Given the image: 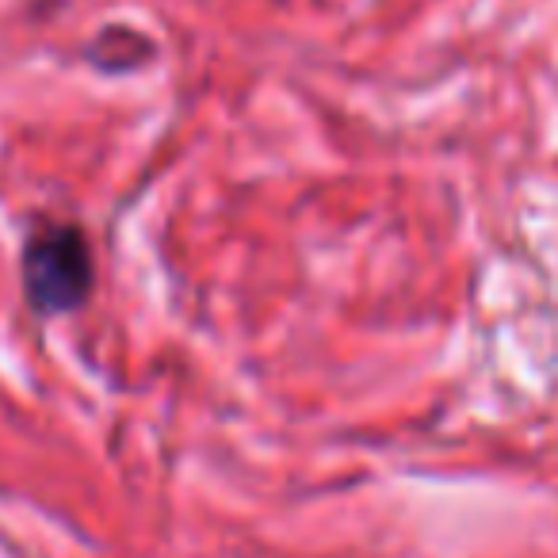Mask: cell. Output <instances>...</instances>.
Masks as SVG:
<instances>
[{
  "instance_id": "cell-1",
  "label": "cell",
  "mask_w": 558,
  "mask_h": 558,
  "mask_svg": "<svg viewBox=\"0 0 558 558\" xmlns=\"http://www.w3.org/2000/svg\"><path fill=\"white\" fill-rule=\"evenodd\" d=\"M24 288L43 318L73 314L93 295V248L77 226H43L24 245Z\"/></svg>"
},
{
  "instance_id": "cell-2",
  "label": "cell",
  "mask_w": 558,
  "mask_h": 558,
  "mask_svg": "<svg viewBox=\"0 0 558 558\" xmlns=\"http://www.w3.org/2000/svg\"><path fill=\"white\" fill-rule=\"evenodd\" d=\"M154 58V43L146 39L142 32L126 24H111L96 35L93 43V62L108 73H123V70H134V65L149 62Z\"/></svg>"
}]
</instances>
